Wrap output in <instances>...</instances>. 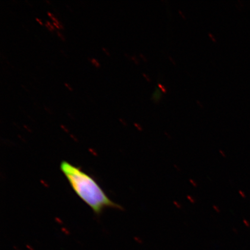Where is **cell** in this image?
Segmentation results:
<instances>
[{
  "label": "cell",
  "instance_id": "6da1fadb",
  "mask_svg": "<svg viewBox=\"0 0 250 250\" xmlns=\"http://www.w3.org/2000/svg\"><path fill=\"white\" fill-rule=\"evenodd\" d=\"M61 169L74 191L96 214H101L107 208H121L111 201L92 177L80 168L66 161H62Z\"/></svg>",
  "mask_w": 250,
  "mask_h": 250
},
{
  "label": "cell",
  "instance_id": "7a4b0ae2",
  "mask_svg": "<svg viewBox=\"0 0 250 250\" xmlns=\"http://www.w3.org/2000/svg\"><path fill=\"white\" fill-rule=\"evenodd\" d=\"M92 62V63L95 65L96 67H99L100 66V64L99 63V62L96 60L95 59H92L91 61H90Z\"/></svg>",
  "mask_w": 250,
  "mask_h": 250
},
{
  "label": "cell",
  "instance_id": "3957f363",
  "mask_svg": "<svg viewBox=\"0 0 250 250\" xmlns=\"http://www.w3.org/2000/svg\"><path fill=\"white\" fill-rule=\"evenodd\" d=\"M57 34H58V35L61 37V38L62 39V40H63V41L65 40V39L64 38L63 36H62V34L60 32H59V31H57Z\"/></svg>",
  "mask_w": 250,
  "mask_h": 250
},
{
  "label": "cell",
  "instance_id": "277c9868",
  "mask_svg": "<svg viewBox=\"0 0 250 250\" xmlns=\"http://www.w3.org/2000/svg\"><path fill=\"white\" fill-rule=\"evenodd\" d=\"M64 85L68 87V89H70V90H72L71 87L69 85H68L67 83H64Z\"/></svg>",
  "mask_w": 250,
  "mask_h": 250
},
{
  "label": "cell",
  "instance_id": "5b68a950",
  "mask_svg": "<svg viewBox=\"0 0 250 250\" xmlns=\"http://www.w3.org/2000/svg\"><path fill=\"white\" fill-rule=\"evenodd\" d=\"M103 51H104L106 54H107L108 55H109V53L107 52V50H106L104 48H102Z\"/></svg>",
  "mask_w": 250,
  "mask_h": 250
},
{
  "label": "cell",
  "instance_id": "8992f818",
  "mask_svg": "<svg viewBox=\"0 0 250 250\" xmlns=\"http://www.w3.org/2000/svg\"><path fill=\"white\" fill-rule=\"evenodd\" d=\"M36 20H37V21H39V22L40 24H42V21H41L39 20V19H38V18H36Z\"/></svg>",
  "mask_w": 250,
  "mask_h": 250
},
{
  "label": "cell",
  "instance_id": "52a82bcc",
  "mask_svg": "<svg viewBox=\"0 0 250 250\" xmlns=\"http://www.w3.org/2000/svg\"><path fill=\"white\" fill-rule=\"evenodd\" d=\"M27 248H29L30 249V250H34L33 249L31 248L30 247H29H29L27 246Z\"/></svg>",
  "mask_w": 250,
  "mask_h": 250
}]
</instances>
